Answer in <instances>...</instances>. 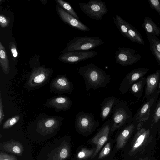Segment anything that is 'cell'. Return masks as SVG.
Instances as JSON below:
<instances>
[{
	"label": "cell",
	"mask_w": 160,
	"mask_h": 160,
	"mask_svg": "<svg viewBox=\"0 0 160 160\" xmlns=\"http://www.w3.org/2000/svg\"><path fill=\"white\" fill-rule=\"evenodd\" d=\"M78 72L83 77L86 89L95 90L104 87L110 82L111 78L103 69L95 64L90 63L81 66Z\"/></svg>",
	"instance_id": "1"
},
{
	"label": "cell",
	"mask_w": 160,
	"mask_h": 160,
	"mask_svg": "<svg viewBox=\"0 0 160 160\" xmlns=\"http://www.w3.org/2000/svg\"><path fill=\"white\" fill-rule=\"evenodd\" d=\"M113 124L111 131L113 132L132 120V113L127 102L117 99L112 109Z\"/></svg>",
	"instance_id": "2"
},
{
	"label": "cell",
	"mask_w": 160,
	"mask_h": 160,
	"mask_svg": "<svg viewBox=\"0 0 160 160\" xmlns=\"http://www.w3.org/2000/svg\"><path fill=\"white\" fill-rule=\"evenodd\" d=\"M104 43V41L97 37H77L69 42L64 51L67 52L90 51Z\"/></svg>",
	"instance_id": "3"
},
{
	"label": "cell",
	"mask_w": 160,
	"mask_h": 160,
	"mask_svg": "<svg viewBox=\"0 0 160 160\" xmlns=\"http://www.w3.org/2000/svg\"><path fill=\"white\" fill-rule=\"evenodd\" d=\"M52 70L43 66L34 68L26 82V86L29 90H33L43 86L50 78Z\"/></svg>",
	"instance_id": "4"
},
{
	"label": "cell",
	"mask_w": 160,
	"mask_h": 160,
	"mask_svg": "<svg viewBox=\"0 0 160 160\" xmlns=\"http://www.w3.org/2000/svg\"><path fill=\"white\" fill-rule=\"evenodd\" d=\"M78 5L84 14L95 20H101L108 11L106 5L101 0H91L87 3H80Z\"/></svg>",
	"instance_id": "5"
},
{
	"label": "cell",
	"mask_w": 160,
	"mask_h": 160,
	"mask_svg": "<svg viewBox=\"0 0 160 160\" xmlns=\"http://www.w3.org/2000/svg\"><path fill=\"white\" fill-rule=\"evenodd\" d=\"M99 124V120H96L93 113L81 111L75 117L76 128L78 131L82 133H90Z\"/></svg>",
	"instance_id": "6"
},
{
	"label": "cell",
	"mask_w": 160,
	"mask_h": 160,
	"mask_svg": "<svg viewBox=\"0 0 160 160\" xmlns=\"http://www.w3.org/2000/svg\"><path fill=\"white\" fill-rule=\"evenodd\" d=\"M115 58L117 63L124 66L137 62L141 59V56L133 49L119 47L116 51Z\"/></svg>",
	"instance_id": "7"
},
{
	"label": "cell",
	"mask_w": 160,
	"mask_h": 160,
	"mask_svg": "<svg viewBox=\"0 0 160 160\" xmlns=\"http://www.w3.org/2000/svg\"><path fill=\"white\" fill-rule=\"evenodd\" d=\"M149 70V68H138L128 73L120 85L119 90L121 93L123 94L127 92L132 85L143 77Z\"/></svg>",
	"instance_id": "8"
},
{
	"label": "cell",
	"mask_w": 160,
	"mask_h": 160,
	"mask_svg": "<svg viewBox=\"0 0 160 160\" xmlns=\"http://www.w3.org/2000/svg\"><path fill=\"white\" fill-rule=\"evenodd\" d=\"M98 54L95 51L70 52L61 55L59 59L65 62L74 64L91 58Z\"/></svg>",
	"instance_id": "9"
},
{
	"label": "cell",
	"mask_w": 160,
	"mask_h": 160,
	"mask_svg": "<svg viewBox=\"0 0 160 160\" xmlns=\"http://www.w3.org/2000/svg\"><path fill=\"white\" fill-rule=\"evenodd\" d=\"M113 124L112 121H108L106 122L103 124L98 133L92 139V142L96 145V148L91 158H93L95 157L101 148L107 141L110 130Z\"/></svg>",
	"instance_id": "10"
},
{
	"label": "cell",
	"mask_w": 160,
	"mask_h": 160,
	"mask_svg": "<svg viewBox=\"0 0 160 160\" xmlns=\"http://www.w3.org/2000/svg\"><path fill=\"white\" fill-rule=\"evenodd\" d=\"M51 91L60 93H70L73 91L72 84L64 75H59L54 78L50 84Z\"/></svg>",
	"instance_id": "11"
},
{
	"label": "cell",
	"mask_w": 160,
	"mask_h": 160,
	"mask_svg": "<svg viewBox=\"0 0 160 160\" xmlns=\"http://www.w3.org/2000/svg\"><path fill=\"white\" fill-rule=\"evenodd\" d=\"M72 101L66 96H58L47 99L45 103L47 107H52L56 112L67 111L72 106Z\"/></svg>",
	"instance_id": "12"
},
{
	"label": "cell",
	"mask_w": 160,
	"mask_h": 160,
	"mask_svg": "<svg viewBox=\"0 0 160 160\" xmlns=\"http://www.w3.org/2000/svg\"><path fill=\"white\" fill-rule=\"evenodd\" d=\"M58 11L62 20L73 28L83 32L90 31V29L86 25L62 8L58 7Z\"/></svg>",
	"instance_id": "13"
},
{
	"label": "cell",
	"mask_w": 160,
	"mask_h": 160,
	"mask_svg": "<svg viewBox=\"0 0 160 160\" xmlns=\"http://www.w3.org/2000/svg\"><path fill=\"white\" fill-rule=\"evenodd\" d=\"M154 101V98H151L145 103L135 115L134 120L139 122L138 128L141 127L143 123L148 119L150 109Z\"/></svg>",
	"instance_id": "14"
},
{
	"label": "cell",
	"mask_w": 160,
	"mask_h": 160,
	"mask_svg": "<svg viewBox=\"0 0 160 160\" xmlns=\"http://www.w3.org/2000/svg\"><path fill=\"white\" fill-rule=\"evenodd\" d=\"M137 131L132 144L130 152L132 153L138 150L146 141L149 138L150 132L149 129L146 130L141 127L138 128Z\"/></svg>",
	"instance_id": "15"
},
{
	"label": "cell",
	"mask_w": 160,
	"mask_h": 160,
	"mask_svg": "<svg viewBox=\"0 0 160 160\" xmlns=\"http://www.w3.org/2000/svg\"><path fill=\"white\" fill-rule=\"evenodd\" d=\"M160 78V70L149 75L146 78L145 95L147 97L152 94L157 88Z\"/></svg>",
	"instance_id": "16"
},
{
	"label": "cell",
	"mask_w": 160,
	"mask_h": 160,
	"mask_svg": "<svg viewBox=\"0 0 160 160\" xmlns=\"http://www.w3.org/2000/svg\"><path fill=\"white\" fill-rule=\"evenodd\" d=\"M117 99L114 96L105 98L101 104L100 118L102 121L105 120L112 111Z\"/></svg>",
	"instance_id": "17"
},
{
	"label": "cell",
	"mask_w": 160,
	"mask_h": 160,
	"mask_svg": "<svg viewBox=\"0 0 160 160\" xmlns=\"http://www.w3.org/2000/svg\"><path fill=\"white\" fill-rule=\"evenodd\" d=\"M134 125L132 123L123 128L116 139V148L118 150L123 148L131 136L134 128Z\"/></svg>",
	"instance_id": "18"
},
{
	"label": "cell",
	"mask_w": 160,
	"mask_h": 160,
	"mask_svg": "<svg viewBox=\"0 0 160 160\" xmlns=\"http://www.w3.org/2000/svg\"><path fill=\"white\" fill-rule=\"evenodd\" d=\"M147 35H154L158 36L160 35L159 27L158 26L152 19L148 16L146 17L142 24Z\"/></svg>",
	"instance_id": "19"
},
{
	"label": "cell",
	"mask_w": 160,
	"mask_h": 160,
	"mask_svg": "<svg viewBox=\"0 0 160 160\" xmlns=\"http://www.w3.org/2000/svg\"><path fill=\"white\" fill-rule=\"evenodd\" d=\"M113 21L123 36L127 38L130 23L118 15H116L113 18Z\"/></svg>",
	"instance_id": "20"
},
{
	"label": "cell",
	"mask_w": 160,
	"mask_h": 160,
	"mask_svg": "<svg viewBox=\"0 0 160 160\" xmlns=\"http://www.w3.org/2000/svg\"><path fill=\"white\" fill-rule=\"evenodd\" d=\"M0 64L3 72L5 74L8 75L10 70L8 57L1 42H0Z\"/></svg>",
	"instance_id": "21"
},
{
	"label": "cell",
	"mask_w": 160,
	"mask_h": 160,
	"mask_svg": "<svg viewBox=\"0 0 160 160\" xmlns=\"http://www.w3.org/2000/svg\"><path fill=\"white\" fill-rule=\"evenodd\" d=\"M127 38L135 42L144 45L143 39L138 31L130 23Z\"/></svg>",
	"instance_id": "22"
},
{
	"label": "cell",
	"mask_w": 160,
	"mask_h": 160,
	"mask_svg": "<svg viewBox=\"0 0 160 160\" xmlns=\"http://www.w3.org/2000/svg\"><path fill=\"white\" fill-rule=\"evenodd\" d=\"M146 83V78L142 77L134 83L130 89L135 96L140 98L143 92L144 85Z\"/></svg>",
	"instance_id": "23"
},
{
	"label": "cell",
	"mask_w": 160,
	"mask_h": 160,
	"mask_svg": "<svg viewBox=\"0 0 160 160\" xmlns=\"http://www.w3.org/2000/svg\"><path fill=\"white\" fill-rule=\"evenodd\" d=\"M57 1L63 10L78 20H80L79 18L78 14L68 2L62 0H57Z\"/></svg>",
	"instance_id": "24"
},
{
	"label": "cell",
	"mask_w": 160,
	"mask_h": 160,
	"mask_svg": "<svg viewBox=\"0 0 160 160\" xmlns=\"http://www.w3.org/2000/svg\"><path fill=\"white\" fill-rule=\"evenodd\" d=\"M95 150V149H89L83 148L78 152L77 158L79 160H82L91 157Z\"/></svg>",
	"instance_id": "25"
},
{
	"label": "cell",
	"mask_w": 160,
	"mask_h": 160,
	"mask_svg": "<svg viewBox=\"0 0 160 160\" xmlns=\"http://www.w3.org/2000/svg\"><path fill=\"white\" fill-rule=\"evenodd\" d=\"M147 38L150 45L154 47L160 52V39L154 35H147Z\"/></svg>",
	"instance_id": "26"
},
{
	"label": "cell",
	"mask_w": 160,
	"mask_h": 160,
	"mask_svg": "<svg viewBox=\"0 0 160 160\" xmlns=\"http://www.w3.org/2000/svg\"><path fill=\"white\" fill-rule=\"evenodd\" d=\"M20 119L19 115L13 116L4 122L3 128H10L17 122Z\"/></svg>",
	"instance_id": "27"
},
{
	"label": "cell",
	"mask_w": 160,
	"mask_h": 160,
	"mask_svg": "<svg viewBox=\"0 0 160 160\" xmlns=\"http://www.w3.org/2000/svg\"><path fill=\"white\" fill-rule=\"evenodd\" d=\"M111 148V144L109 142L107 143L101 151L98 157V159L103 158L108 155L110 152Z\"/></svg>",
	"instance_id": "28"
},
{
	"label": "cell",
	"mask_w": 160,
	"mask_h": 160,
	"mask_svg": "<svg viewBox=\"0 0 160 160\" xmlns=\"http://www.w3.org/2000/svg\"><path fill=\"white\" fill-rule=\"evenodd\" d=\"M153 123L158 122L160 119V98L157 105L153 116Z\"/></svg>",
	"instance_id": "29"
},
{
	"label": "cell",
	"mask_w": 160,
	"mask_h": 160,
	"mask_svg": "<svg viewBox=\"0 0 160 160\" xmlns=\"http://www.w3.org/2000/svg\"><path fill=\"white\" fill-rule=\"evenodd\" d=\"M150 6L155 9L160 16V1L159 0H148Z\"/></svg>",
	"instance_id": "30"
},
{
	"label": "cell",
	"mask_w": 160,
	"mask_h": 160,
	"mask_svg": "<svg viewBox=\"0 0 160 160\" xmlns=\"http://www.w3.org/2000/svg\"><path fill=\"white\" fill-rule=\"evenodd\" d=\"M9 48L13 59L15 61L16 58L18 56V52L17 51L16 45L13 42H11L10 43Z\"/></svg>",
	"instance_id": "31"
},
{
	"label": "cell",
	"mask_w": 160,
	"mask_h": 160,
	"mask_svg": "<svg viewBox=\"0 0 160 160\" xmlns=\"http://www.w3.org/2000/svg\"><path fill=\"white\" fill-rule=\"evenodd\" d=\"M9 20L3 15H0V25L3 28H5L8 26Z\"/></svg>",
	"instance_id": "32"
},
{
	"label": "cell",
	"mask_w": 160,
	"mask_h": 160,
	"mask_svg": "<svg viewBox=\"0 0 160 160\" xmlns=\"http://www.w3.org/2000/svg\"><path fill=\"white\" fill-rule=\"evenodd\" d=\"M149 48L155 58L160 64V52H158L153 47L150 45Z\"/></svg>",
	"instance_id": "33"
},
{
	"label": "cell",
	"mask_w": 160,
	"mask_h": 160,
	"mask_svg": "<svg viewBox=\"0 0 160 160\" xmlns=\"http://www.w3.org/2000/svg\"><path fill=\"white\" fill-rule=\"evenodd\" d=\"M4 113L3 108V104L2 100L1 97V92H0V124L1 125L2 122L4 118Z\"/></svg>",
	"instance_id": "34"
},
{
	"label": "cell",
	"mask_w": 160,
	"mask_h": 160,
	"mask_svg": "<svg viewBox=\"0 0 160 160\" xmlns=\"http://www.w3.org/2000/svg\"><path fill=\"white\" fill-rule=\"evenodd\" d=\"M68 155V149L64 148L62 149L60 153V157L62 158H65L67 157Z\"/></svg>",
	"instance_id": "35"
},
{
	"label": "cell",
	"mask_w": 160,
	"mask_h": 160,
	"mask_svg": "<svg viewBox=\"0 0 160 160\" xmlns=\"http://www.w3.org/2000/svg\"><path fill=\"white\" fill-rule=\"evenodd\" d=\"M13 150L14 152L16 153H19L20 152V148L18 146H15L13 148Z\"/></svg>",
	"instance_id": "36"
},
{
	"label": "cell",
	"mask_w": 160,
	"mask_h": 160,
	"mask_svg": "<svg viewBox=\"0 0 160 160\" xmlns=\"http://www.w3.org/2000/svg\"><path fill=\"white\" fill-rule=\"evenodd\" d=\"M157 92L158 93H160V78L159 79V84L157 88Z\"/></svg>",
	"instance_id": "37"
},
{
	"label": "cell",
	"mask_w": 160,
	"mask_h": 160,
	"mask_svg": "<svg viewBox=\"0 0 160 160\" xmlns=\"http://www.w3.org/2000/svg\"><path fill=\"white\" fill-rule=\"evenodd\" d=\"M140 160H145L144 159H140Z\"/></svg>",
	"instance_id": "38"
},
{
	"label": "cell",
	"mask_w": 160,
	"mask_h": 160,
	"mask_svg": "<svg viewBox=\"0 0 160 160\" xmlns=\"http://www.w3.org/2000/svg\"><path fill=\"white\" fill-rule=\"evenodd\" d=\"M8 160V159H5V160Z\"/></svg>",
	"instance_id": "39"
},
{
	"label": "cell",
	"mask_w": 160,
	"mask_h": 160,
	"mask_svg": "<svg viewBox=\"0 0 160 160\" xmlns=\"http://www.w3.org/2000/svg\"><path fill=\"white\" fill-rule=\"evenodd\" d=\"M159 28H160V25Z\"/></svg>",
	"instance_id": "40"
}]
</instances>
